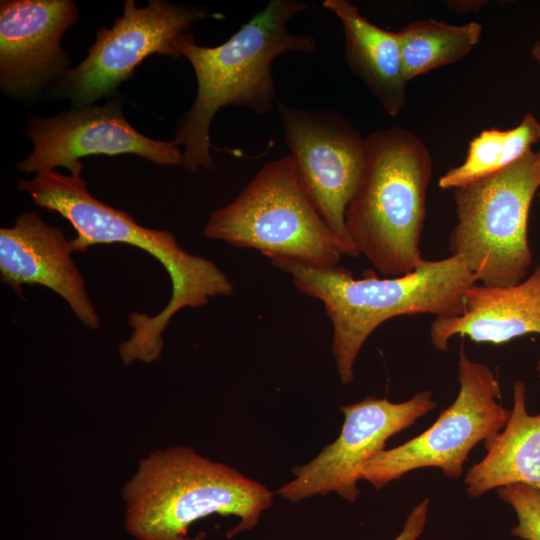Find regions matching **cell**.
<instances>
[{"mask_svg": "<svg viewBox=\"0 0 540 540\" xmlns=\"http://www.w3.org/2000/svg\"><path fill=\"white\" fill-rule=\"evenodd\" d=\"M17 184L37 206L70 222L76 231V237L70 239L74 252H85L98 244L123 243L146 251L167 271L172 291L164 308L154 316L139 312L129 315L132 332L119 345L124 364L156 361L164 345L162 335L177 312L232 293V282L214 262L185 251L171 232L141 226L127 212L97 200L81 174L51 170L18 180Z\"/></svg>", "mask_w": 540, "mask_h": 540, "instance_id": "cell-1", "label": "cell"}, {"mask_svg": "<svg viewBox=\"0 0 540 540\" xmlns=\"http://www.w3.org/2000/svg\"><path fill=\"white\" fill-rule=\"evenodd\" d=\"M306 8L299 0H271L218 46H201L191 34L185 39L181 55L193 67L197 92L175 128L173 141L182 147L183 167L192 172L214 167L209 131L219 109L230 105L257 114L272 110L276 96L273 61L284 53H311L316 48L314 37L293 34L287 28Z\"/></svg>", "mask_w": 540, "mask_h": 540, "instance_id": "cell-2", "label": "cell"}, {"mask_svg": "<svg viewBox=\"0 0 540 540\" xmlns=\"http://www.w3.org/2000/svg\"><path fill=\"white\" fill-rule=\"evenodd\" d=\"M301 293L319 300L333 328L332 354L342 384L354 379L355 361L369 336L385 321L404 315L457 316L465 293L477 283L456 255L424 260L414 271L395 277L355 278L344 267L316 268L278 260Z\"/></svg>", "mask_w": 540, "mask_h": 540, "instance_id": "cell-3", "label": "cell"}, {"mask_svg": "<svg viewBox=\"0 0 540 540\" xmlns=\"http://www.w3.org/2000/svg\"><path fill=\"white\" fill-rule=\"evenodd\" d=\"M125 529L138 540H202L193 523L213 514L234 516L232 538L251 530L273 502L263 484L185 446L158 449L139 462L124 485Z\"/></svg>", "mask_w": 540, "mask_h": 540, "instance_id": "cell-4", "label": "cell"}, {"mask_svg": "<svg viewBox=\"0 0 540 540\" xmlns=\"http://www.w3.org/2000/svg\"><path fill=\"white\" fill-rule=\"evenodd\" d=\"M433 161L425 143L402 127L366 137V159L345 212L349 239L381 274L401 276L425 260L420 240Z\"/></svg>", "mask_w": 540, "mask_h": 540, "instance_id": "cell-5", "label": "cell"}, {"mask_svg": "<svg viewBox=\"0 0 540 540\" xmlns=\"http://www.w3.org/2000/svg\"><path fill=\"white\" fill-rule=\"evenodd\" d=\"M203 234L271 261L316 268L337 266L346 255L301 185L290 154L264 164L232 202L211 213Z\"/></svg>", "mask_w": 540, "mask_h": 540, "instance_id": "cell-6", "label": "cell"}, {"mask_svg": "<svg viewBox=\"0 0 540 540\" xmlns=\"http://www.w3.org/2000/svg\"><path fill=\"white\" fill-rule=\"evenodd\" d=\"M540 188V156L533 150L510 166L454 189L457 222L449 251L485 286L515 285L532 264L528 218Z\"/></svg>", "mask_w": 540, "mask_h": 540, "instance_id": "cell-7", "label": "cell"}, {"mask_svg": "<svg viewBox=\"0 0 540 540\" xmlns=\"http://www.w3.org/2000/svg\"><path fill=\"white\" fill-rule=\"evenodd\" d=\"M459 392L436 421L419 435L384 449L363 468L362 480L381 489L407 473L438 468L448 479H458L471 450L497 435L510 410L500 402L502 391L492 369L471 360L461 348L458 360Z\"/></svg>", "mask_w": 540, "mask_h": 540, "instance_id": "cell-8", "label": "cell"}, {"mask_svg": "<svg viewBox=\"0 0 540 540\" xmlns=\"http://www.w3.org/2000/svg\"><path fill=\"white\" fill-rule=\"evenodd\" d=\"M206 16L196 6L149 0L146 7L138 8L134 0H126L123 14L112 27L97 30L87 56L50 88L51 94L68 98L73 106L91 105L115 95L148 56L182 57L181 45L190 35L187 31Z\"/></svg>", "mask_w": 540, "mask_h": 540, "instance_id": "cell-9", "label": "cell"}, {"mask_svg": "<svg viewBox=\"0 0 540 540\" xmlns=\"http://www.w3.org/2000/svg\"><path fill=\"white\" fill-rule=\"evenodd\" d=\"M284 141L301 185L345 248L358 256L345 224V212L366 159V138L333 110H304L277 102Z\"/></svg>", "mask_w": 540, "mask_h": 540, "instance_id": "cell-10", "label": "cell"}, {"mask_svg": "<svg viewBox=\"0 0 540 540\" xmlns=\"http://www.w3.org/2000/svg\"><path fill=\"white\" fill-rule=\"evenodd\" d=\"M436 406L429 390L399 403L368 396L341 406L344 423L339 436L311 461L293 467L295 478L282 485L276 494L295 503L336 492L355 502L360 495L358 482L362 480L366 463L386 449L389 438L414 425Z\"/></svg>", "mask_w": 540, "mask_h": 540, "instance_id": "cell-11", "label": "cell"}, {"mask_svg": "<svg viewBox=\"0 0 540 540\" xmlns=\"http://www.w3.org/2000/svg\"><path fill=\"white\" fill-rule=\"evenodd\" d=\"M33 143L32 152L17 163L25 173H41L64 167L81 174L80 159L91 155L135 154L168 166H182V150L173 140L147 137L126 119L122 102L73 106L51 117L30 115L22 132Z\"/></svg>", "mask_w": 540, "mask_h": 540, "instance_id": "cell-12", "label": "cell"}, {"mask_svg": "<svg viewBox=\"0 0 540 540\" xmlns=\"http://www.w3.org/2000/svg\"><path fill=\"white\" fill-rule=\"evenodd\" d=\"M78 18L72 0L0 2V88L18 101L37 99L71 68L61 45Z\"/></svg>", "mask_w": 540, "mask_h": 540, "instance_id": "cell-13", "label": "cell"}, {"mask_svg": "<svg viewBox=\"0 0 540 540\" xmlns=\"http://www.w3.org/2000/svg\"><path fill=\"white\" fill-rule=\"evenodd\" d=\"M72 252L70 239L61 227L47 224L35 212H25L12 227L0 229L1 281L19 296L24 285L52 290L66 301L83 325L96 329L100 318Z\"/></svg>", "mask_w": 540, "mask_h": 540, "instance_id": "cell-14", "label": "cell"}, {"mask_svg": "<svg viewBox=\"0 0 540 540\" xmlns=\"http://www.w3.org/2000/svg\"><path fill=\"white\" fill-rule=\"evenodd\" d=\"M528 334L540 335V265L515 285H471L463 313L436 317L429 332L440 352L448 351L454 336L499 345Z\"/></svg>", "mask_w": 540, "mask_h": 540, "instance_id": "cell-15", "label": "cell"}, {"mask_svg": "<svg viewBox=\"0 0 540 540\" xmlns=\"http://www.w3.org/2000/svg\"><path fill=\"white\" fill-rule=\"evenodd\" d=\"M323 6L342 24L349 69L388 115L397 116L407 101L397 33L373 24L347 0H326Z\"/></svg>", "mask_w": 540, "mask_h": 540, "instance_id": "cell-16", "label": "cell"}, {"mask_svg": "<svg viewBox=\"0 0 540 540\" xmlns=\"http://www.w3.org/2000/svg\"><path fill=\"white\" fill-rule=\"evenodd\" d=\"M484 445L485 456L464 478L469 497L514 484L540 490V414L528 412L522 381L513 385V406L505 426Z\"/></svg>", "mask_w": 540, "mask_h": 540, "instance_id": "cell-17", "label": "cell"}, {"mask_svg": "<svg viewBox=\"0 0 540 540\" xmlns=\"http://www.w3.org/2000/svg\"><path fill=\"white\" fill-rule=\"evenodd\" d=\"M403 75L410 81L431 70L467 56L482 35L479 22L453 25L436 19H419L397 32Z\"/></svg>", "mask_w": 540, "mask_h": 540, "instance_id": "cell-18", "label": "cell"}, {"mask_svg": "<svg viewBox=\"0 0 540 540\" xmlns=\"http://www.w3.org/2000/svg\"><path fill=\"white\" fill-rule=\"evenodd\" d=\"M540 141V122L530 112L509 130H483L473 138L465 160L438 181L441 189H456L494 174L524 157Z\"/></svg>", "mask_w": 540, "mask_h": 540, "instance_id": "cell-19", "label": "cell"}, {"mask_svg": "<svg viewBox=\"0 0 540 540\" xmlns=\"http://www.w3.org/2000/svg\"><path fill=\"white\" fill-rule=\"evenodd\" d=\"M497 494L517 516L511 534L521 540H540V490L514 484L497 489Z\"/></svg>", "mask_w": 540, "mask_h": 540, "instance_id": "cell-20", "label": "cell"}, {"mask_svg": "<svg viewBox=\"0 0 540 540\" xmlns=\"http://www.w3.org/2000/svg\"><path fill=\"white\" fill-rule=\"evenodd\" d=\"M429 505L428 498L418 503L407 516L401 532L393 540H418L426 525Z\"/></svg>", "mask_w": 540, "mask_h": 540, "instance_id": "cell-21", "label": "cell"}, {"mask_svg": "<svg viewBox=\"0 0 540 540\" xmlns=\"http://www.w3.org/2000/svg\"><path fill=\"white\" fill-rule=\"evenodd\" d=\"M486 0H450L446 5L457 13L478 12L484 7Z\"/></svg>", "mask_w": 540, "mask_h": 540, "instance_id": "cell-22", "label": "cell"}, {"mask_svg": "<svg viewBox=\"0 0 540 540\" xmlns=\"http://www.w3.org/2000/svg\"><path fill=\"white\" fill-rule=\"evenodd\" d=\"M532 57L540 63V41L534 43L531 50Z\"/></svg>", "mask_w": 540, "mask_h": 540, "instance_id": "cell-23", "label": "cell"}, {"mask_svg": "<svg viewBox=\"0 0 540 540\" xmlns=\"http://www.w3.org/2000/svg\"><path fill=\"white\" fill-rule=\"evenodd\" d=\"M536 370H537V373H538V377L540 378V359L537 361Z\"/></svg>", "mask_w": 540, "mask_h": 540, "instance_id": "cell-24", "label": "cell"}, {"mask_svg": "<svg viewBox=\"0 0 540 540\" xmlns=\"http://www.w3.org/2000/svg\"><path fill=\"white\" fill-rule=\"evenodd\" d=\"M537 153H538V154H539V156H540V149H539V151H538Z\"/></svg>", "mask_w": 540, "mask_h": 540, "instance_id": "cell-25", "label": "cell"}, {"mask_svg": "<svg viewBox=\"0 0 540 540\" xmlns=\"http://www.w3.org/2000/svg\"><path fill=\"white\" fill-rule=\"evenodd\" d=\"M539 195H540V193H539Z\"/></svg>", "mask_w": 540, "mask_h": 540, "instance_id": "cell-26", "label": "cell"}]
</instances>
